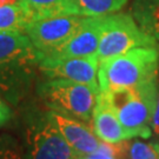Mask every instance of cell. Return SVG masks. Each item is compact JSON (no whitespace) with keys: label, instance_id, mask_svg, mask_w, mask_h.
Segmentation results:
<instances>
[{"label":"cell","instance_id":"6da1fadb","mask_svg":"<svg viewBox=\"0 0 159 159\" xmlns=\"http://www.w3.org/2000/svg\"><path fill=\"white\" fill-rule=\"evenodd\" d=\"M157 78L134 87L102 92L126 132L127 139L148 138L152 134L151 123L158 99Z\"/></svg>","mask_w":159,"mask_h":159},{"label":"cell","instance_id":"7a4b0ae2","mask_svg":"<svg viewBox=\"0 0 159 159\" xmlns=\"http://www.w3.org/2000/svg\"><path fill=\"white\" fill-rule=\"evenodd\" d=\"M159 48L136 47L99 61L98 81L102 92L134 87L157 78Z\"/></svg>","mask_w":159,"mask_h":159},{"label":"cell","instance_id":"3957f363","mask_svg":"<svg viewBox=\"0 0 159 159\" xmlns=\"http://www.w3.org/2000/svg\"><path fill=\"white\" fill-rule=\"evenodd\" d=\"M40 53L25 33H0V93L11 98L29 83Z\"/></svg>","mask_w":159,"mask_h":159},{"label":"cell","instance_id":"277c9868","mask_svg":"<svg viewBox=\"0 0 159 159\" xmlns=\"http://www.w3.org/2000/svg\"><path fill=\"white\" fill-rule=\"evenodd\" d=\"M38 94L47 108L90 124L99 92L72 80L48 79L38 86Z\"/></svg>","mask_w":159,"mask_h":159},{"label":"cell","instance_id":"5b68a950","mask_svg":"<svg viewBox=\"0 0 159 159\" xmlns=\"http://www.w3.org/2000/svg\"><path fill=\"white\" fill-rule=\"evenodd\" d=\"M136 47H157L159 44L144 33L134 18L127 13L104 14L97 57L104 59L123 54Z\"/></svg>","mask_w":159,"mask_h":159},{"label":"cell","instance_id":"8992f818","mask_svg":"<svg viewBox=\"0 0 159 159\" xmlns=\"http://www.w3.org/2000/svg\"><path fill=\"white\" fill-rule=\"evenodd\" d=\"M26 144L29 159L79 158L46 113L34 119L27 127Z\"/></svg>","mask_w":159,"mask_h":159},{"label":"cell","instance_id":"52a82bcc","mask_svg":"<svg viewBox=\"0 0 159 159\" xmlns=\"http://www.w3.org/2000/svg\"><path fill=\"white\" fill-rule=\"evenodd\" d=\"M85 17L71 14L33 20L29 24L25 34L41 56H46L70 40L79 30Z\"/></svg>","mask_w":159,"mask_h":159},{"label":"cell","instance_id":"ba28073f","mask_svg":"<svg viewBox=\"0 0 159 159\" xmlns=\"http://www.w3.org/2000/svg\"><path fill=\"white\" fill-rule=\"evenodd\" d=\"M38 68L48 79H67L85 84L100 92L98 81V57L48 58L40 59Z\"/></svg>","mask_w":159,"mask_h":159},{"label":"cell","instance_id":"9c48e42d","mask_svg":"<svg viewBox=\"0 0 159 159\" xmlns=\"http://www.w3.org/2000/svg\"><path fill=\"white\" fill-rule=\"evenodd\" d=\"M102 16H86L79 30L63 46L53 52L41 56L48 58H89L97 57L100 35Z\"/></svg>","mask_w":159,"mask_h":159},{"label":"cell","instance_id":"30bf717a","mask_svg":"<svg viewBox=\"0 0 159 159\" xmlns=\"http://www.w3.org/2000/svg\"><path fill=\"white\" fill-rule=\"evenodd\" d=\"M47 117L53 121L79 158H85L94 153L100 146L102 140L97 137L93 127L83 120L59 113L56 111H47Z\"/></svg>","mask_w":159,"mask_h":159},{"label":"cell","instance_id":"8fae6325","mask_svg":"<svg viewBox=\"0 0 159 159\" xmlns=\"http://www.w3.org/2000/svg\"><path fill=\"white\" fill-rule=\"evenodd\" d=\"M92 125L94 133L102 142L117 144L127 140L124 127L102 92H99L98 94Z\"/></svg>","mask_w":159,"mask_h":159},{"label":"cell","instance_id":"7c38bea8","mask_svg":"<svg viewBox=\"0 0 159 159\" xmlns=\"http://www.w3.org/2000/svg\"><path fill=\"white\" fill-rule=\"evenodd\" d=\"M19 5L29 13L32 21L59 16H84L75 0H19Z\"/></svg>","mask_w":159,"mask_h":159},{"label":"cell","instance_id":"4fadbf2b","mask_svg":"<svg viewBox=\"0 0 159 159\" xmlns=\"http://www.w3.org/2000/svg\"><path fill=\"white\" fill-rule=\"evenodd\" d=\"M132 13L143 32L159 44V0H133Z\"/></svg>","mask_w":159,"mask_h":159},{"label":"cell","instance_id":"5bb4252c","mask_svg":"<svg viewBox=\"0 0 159 159\" xmlns=\"http://www.w3.org/2000/svg\"><path fill=\"white\" fill-rule=\"evenodd\" d=\"M32 21L29 13L18 4L0 6V33H25Z\"/></svg>","mask_w":159,"mask_h":159},{"label":"cell","instance_id":"9a60e30c","mask_svg":"<svg viewBox=\"0 0 159 159\" xmlns=\"http://www.w3.org/2000/svg\"><path fill=\"white\" fill-rule=\"evenodd\" d=\"M84 16H104L119 11L127 0H75Z\"/></svg>","mask_w":159,"mask_h":159},{"label":"cell","instance_id":"2e32d148","mask_svg":"<svg viewBox=\"0 0 159 159\" xmlns=\"http://www.w3.org/2000/svg\"><path fill=\"white\" fill-rule=\"evenodd\" d=\"M0 159H29L26 150L14 137L0 134Z\"/></svg>","mask_w":159,"mask_h":159},{"label":"cell","instance_id":"e0dca14e","mask_svg":"<svg viewBox=\"0 0 159 159\" xmlns=\"http://www.w3.org/2000/svg\"><path fill=\"white\" fill-rule=\"evenodd\" d=\"M157 157H159V144H150L136 140L127 146L126 159H153Z\"/></svg>","mask_w":159,"mask_h":159},{"label":"cell","instance_id":"ac0fdd59","mask_svg":"<svg viewBox=\"0 0 159 159\" xmlns=\"http://www.w3.org/2000/svg\"><path fill=\"white\" fill-rule=\"evenodd\" d=\"M11 116V108L8 107L2 100H0V126L4 125L6 121H8Z\"/></svg>","mask_w":159,"mask_h":159},{"label":"cell","instance_id":"d6986e66","mask_svg":"<svg viewBox=\"0 0 159 159\" xmlns=\"http://www.w3.org/2000/svg\"><path fill=\"white\" fill-rule=\"evenodd\" d=\"M151 129H152V132H153L154 134H159V91H158L157 105H156L153 118H152V123H151Z\"/></svg>","mask_w":159,"mask_h":159},{"label":"cell","instance_id":"ffe728a7","mask_svg":"<svg viewBox=\"0 0 159 159\" xmlns=\"http://www.w3.org/2000/svg\"><path fill=\"white\" fill-rule=\"evenodd\" d=\"M19 0H0V6H6V5H14L18 4Z\"/></svg>","mask_w":159,"mask_h":159},{"label":"cell","instance_id":"44dd1931","mask_svg":"<svg viewBox=\"0 0 159 159\" xmlns=\"http://www.w3.org/2000/svg\"><path fill=\"white\" fill-rule=\"evenodd\" d=\"M153 159H159V157H157V158H153Z\"/></svg>","mask_w":159,"mask_h":159},{"label":"cell","instance_id":"7402d4cb","mask_svg":"<svg viewBox=\"0 0 159 159\" xmlns=\"http://www.w3.org/2000/svg\"><path fill=\"white\" fill-rule=\"evenodd\" d=\"M74 159H83V158H74Z\"/></svg>","mask_w":159,"mask_h":159}]
</instances>
